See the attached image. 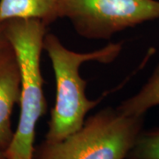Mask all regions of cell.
<instances>
[{"mask_svg": "<svg viewBox=\"0 0 159 159\" xmlns=\"http://www.w3.org/2000/svg\"><path fill=\"white\" fill-rule=\"evenodd\" d=\"M157 105H159V66L142 89L135 95L121 102L118 109L125 115L144 116L146 111Z\"/></svg>", "mask_w": 159, "mask_h": 159, "instance_id": "52a82bcc", "label": "cell"}, {"mask_svg": "<svg viewBox=\"0 0 159 159\" xmlns=\"http://www.w3.org/2000/svg\"><path fill=\"white\" fill-rule=\"evenodd\" d=\"M126 159H159V127L141 132Z\"/></svg>", "mask_w": 159, "mask_h": 159, "instance_id": "ba28073f", "label": "cell"}, {"mask_svg": "<svg viewBox=\"0 0 159 159\" xmlns=\"http://www.w3.org/2000/svg\"><path fill=\"white\" fill-rule=\"evenodd\" d=\"M57 17L68 19L84 38L107 40L126 29L159 20V1L58 0Z\"/></svg>", "mask_w": 159, "mask_h": 159, "instance_id": "277c9868", "label": "cell"}, {"mask_svg": "<svg viewBox=\"0 0 159 159\" xmlns=\"http://www.w3.org/2000/svg\"><path fill=\"white\" fill-rule=\"evenodd\" d=\"M0 159H6V157H5V154H4V151H2L0 149Z\"/></svg>", "mask_w": 159, "mask_h": 159, "instance_id": "30bf717a", "label": "cell"}, {"mask_svg": "<svg viewBox=\"0 0 159 159\" xmlns=\"http://www.w3.org/2000/svg\"><path fill=\"white\" fill-rule=\"evenodd\" d=\"M20 97V72L14 50L8 42L0 47V149L5 151L14 131L11 117Z\"/></svg>", "mask_w": 159, "mask_h": 159, "instance_id": "5b68a950", "label": "cell"}, {"mask_svg": "<svg viewBox=\"0 0 159 159\" xmlns=\"http://www.w3.org/2000/svg\"><path fill=\"white\" fill-rule=\"evenodd\" d=\"M8 43L6 35V23L5 21H0V47L5 45Z\"/></svg>", "mask_w": 159, "mask_h": 159, "instance_id": "9c48e42d", "label": "cell"}, {"mask_svg": "<svg viewBox=\"0 0 159 159\" xmlns=\"http://www.w3.org/2000/svg\"><path fill=\"white\" fill-rule=\"evenodd\" d=\"M143 116L107 107L89 117L79 130L57 142L44 140L33 159H126L142 132Z\"/></svg>", "mask_w": 159, "mask_h": 159, "instance_id": "3957f363", "label": "cell"}, {"mask_svg": "<svg viewBox=\"0 0 159 159\" xmlns=\"http://www.w3.org/2000/svg\"><path fill=\"white\" fill-rule=\"evenodd\" d=\"M43 51L51 59L57 86L45 140L57 142L79 130L85 122L86 115L105 96L96 100L87 97V81L80 74L81 65L90 61L111 63L120 54L122 43H110L90 52H76L62 44L56 34L47 33L43 40Z\"/></svg>", "mask_w": 159, "mask_h": 159, "instance_id": "6da1fadb", "label": "cell"}, {"mask_svg": "<svg viewBox=\"0 0 159 159\" xmlns=\"http://www.w3.org/2000/svg\"><path fill=\"white\" fill-rule=\"evenodd\" d=\"M58 0H0V21L35 19L49 26L57 17Z\"/></svg>", "mask_w": 159, "mask_h": 159, "instance_id": "8992f818", "label": "cell"}, {"mask_svg": "<svg viewBox=\"0 0 159 159\" xmlns=\"http://www.w3.org/2000/svg\"><path fill=\"white\" fill-rule=\"evenodd\" d=\"M6 35L14 50L20 72V118L6 159H33L36 124L46 112L41 54L47 25L35 19H13L5 21Z\"/></svg>", "mask_w": 159, "mask_h": 159, "instance_id": "7a4b0ae2", "label": "cell"}]
</instances>
